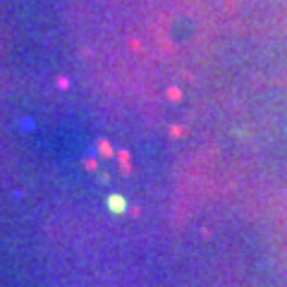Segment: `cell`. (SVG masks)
<instances>
[{
	"label": "cell",
	"mask_w": 287,
	"mask_h": 287,
	"mask_svg": "<svg viewBox=\"0 0 287 287\" xmlns=\"http://www.w3.org/2000/svg\"><path fill=\"white\" fill-rule=\"evenodd\" d=\"M106 206H108L110 213L120 216V213H124V211H127V199H124V196H120V194H108Z\"/></svg>",
	"instance_id": "obj_1"
},
{
	"label": "cell",
	"mask_w": 287,
	"mask_h": 287,
	"mask_svg": "<svg viewBox=\"0 0 287 287\" xmlns=\"http://www.w3.org/2000/svg\"><path fill=\"white\" fill-rule=\"evenodd\" d=\"M96 146H98V153H101L103 158H110V155H115V153H113V146H110V141L98 139V144H96Z\"/></svg>",
	"instance_id": "obj_2"
},
{
	"label": "cell",
	"mask_w": 287,
	"mask_h": 287,
	"mask_svg": "<svg viewBox=\"0 0 287 287\" xmlns=\"http://www.w3.org/2000/svg\"><path fill=\"white\" fill-rule=\"evenodd\" d=\"M117 158H120V163H122L124 170H129V153H127V151H117Z\"/></svg>",
	"instance_id": "obj_3"
},
{
	"label": "cell",
	"mask_w": 287,
	"mask_h": 287,
	"mask_svg": "<svg viewBox=\"0 0 287 287\" xmlns=\"http://www.w3.org/2000/svg\"><path fill=\"white\" fill-rule=\"evenodd\" d=\"M84 168H86V170H96V161L86 158V161H84Z\"/></svg>",
	"instance_id": "obj_4"
},
{
	"label": "cell",
	"mask_w": 287,
	"mask_h": 287,
	"mask_svg": "<svg viewBox=\"0 0 287 287\" xmlns=\"http://www.w3.org/2000/svg\"><path fill=\"white\" fill-rule=\"evenodd\" d=\"M168 93H170L172 101H177V98H179V89H175V86H172V89H168Z\"/></svg>",
	"instance_id": "obj_5"
},
{
	"label": "cell",
	"mask_w": 287,
	"mask_h": 287,
	"mask_svg": "<svg viewBox=\"0 0 287 287\" xmlns=\"http://www.w3.org/2000/svg\"><path fill=\"white\" fill-rule=\"evenodd\" d=\"M58 86H60V89H67V86H70V82H67L65 77H58Z\"/></svg>",
	"instance_id": "obj_6"
},
{
	"label": "cell",
	"mask_w": 287,
	"mask_h": 287,
	"mask_svg": "<svg viewBox=\"0 0 287 287\" xmlns=\"http://www.w3.org/2000/svg\"><path fill=\"white\" fill-rule=\"evenodd\" d=\"M170 132L175 134V137H179V134H182V127H170Z\"/></svg>",
	"instance_id": "obj_7"
}]
</instances>
